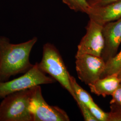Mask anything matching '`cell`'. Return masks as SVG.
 <instances>
[{"label": "cell", "instance_id": "obj_1", "mask_svg": "<svg viewBox=\"0 0 121 121\" xmlns=\"http://www.w3.org/2000/svg\"><path fill=\"white\" fill-rule=\"evenodd\" d=\"M37 38L34 37L21 43H11L9 39L0 36V82L10 77L26 73L33 66L30 61V52Z\"/></svg>", "mask_w": 121, "mask_h": 121}, {"label": "cell", "instance_id": "obj_2", "mask_svg": "<svg viewBox=\"0 0 121 121\" xmlns=\"http://www.w3.org/2000/svg\"><path fill=\"white\" fill-rule=\"evenodd\" d=\"M38 66L43 72L48 73L59 82L76 101L77 100L71 86L70 74L67 70L60 52L54 45L49 43L43 45L42 57L38 63Z\"/></svg>", "mask_w": 121, "mask_h": 121}, {"label": "cell", "instance_id": "obj_3", "mask_svg": "<svg viewBox=\"0 0 121 121\" xmlns=\"http://www.w3.org/2000/svg\"><path fill=\"white\" fill-rule=\"evenodd\" d=\"M32 87L13 92L3 99L0 104V121H33L29 110Z\"/></svg>", "mask_w": 121, "mask_h": 121}, {"label": "cell", "instance_id": "obj_4", "mask_svg": "<svg viewBox=\"0 0 121 121\" xmlns=\"http://www.w3.org/2000/svg\"><path fill=\"white\" fill-rule=\"evenodd\" d=\"M56 81L39 69L36 62L28 71L11 80L0 82V99L13 92L41 84H52Z\"/></svg>", "mask_w": 121, "mask_h": 121}, {"label": "cell", "instance_id": "obj_5", "mask_svg": "<svg viewBox=\"0 0 121 121\" xmlns=\"http://www.w3.org/2000/svg\"><path fill=\"white\" fill-rule=\"evenodd\" d=\"M29 110L33 121H69V117L64 110L46 102L40 85L32 87Z\"/></svg>", "mask_w": 121, "mask_h": 121}, {"label": "cell", "instance_id": "obj_6", "mask_svg": "<svg viewBox=\"0 0 121 121\" xmlns=\"http://www.w3.org/2000/svg\"><path fill=\"white\" fill-rule=\"evenodd\" d=\"M75 68L78 78L89 85L101 78L106 63L101 56L82 54L75 55Z\"/></svg>", "mask_w": 121, "mask_h": 121}, {"label": "cell", "instance_id": "obj_7", "mask_svg": "<svg viewBox=\"0 0 121 121\" xmlns=\"http://www.w3.org/2000/svg\"><path fill=\"white\" fill-rule=\"evenodd\" d=\"M103 26L90 19L86 34L78 45L76 56L87 54L101 56L104 44Z\"/></svg>", "mask_w": 121, "mask_h": 121}, {"label": "cell", "instance_id": "obj_8", "mask_svg": "<svg viewBox=\"0 0 121 121\" xmlns=\"http://www.w3.org/2000/svg\"><path fill=\"white\" fill-rule=\"evenodd\" d=\"M104 47L101 57L105 63L117 54L121 43V18L103 26Z\"/></svg>", "mask_w": 121, "mask_h": 121}, {"label": "cell", "instance_id": "obj_9", "mask_svg": "<svg viewBox=\"0 0 121 121\" xmlns=\"http://www.w3.org/2000/svg\"><path fill=\"white\" fill-rule=\"evenodd\" d=\"M90 19L103 26L121 18V0L100 6L91 7L87 13Z\"/></svg>", "mask_w": 121, "mask_h": 121}, {"label": "cell", "instance_id": "obj_10", "mask_svg": "<svg viewBox=\"0 0 121 121\" xmlns=\"http://www.w3.org/2000/svg\"><path fill=\"white\" fill-rule=\"evenodd\" d=\"M121 82L117 74L115 73L100 78L88 86L92 93L105 97L107 95H112Z\"/></svg>", "mask_w": 121, "mask_h": 121}, {"label": "cell", "instance_id": "obj_11", "mask_svg": "<svg viewBox=\"0 0 121 121\" xmlns=\"http://www.w3.org/2000/svg\"><path fill=\"white\" fill-rule=\"evenodd\" d=\"M69 78L71 86L77 98V100H80L85 104L87 106L95 103L91 95L78 84L75 78L73 76L70 75Z\"/></svg>", "mask_w": 121, "mask_h": 121}, {"label": "cell", "instance_id": "obj_12", "mask_svg": "<svg viewBox=\"0 0 121 121\" xmlns=\"http://www.w3.org/2000/svg\"><path fill=\"white\" fill-rule=\"evenodd\" d=\"M121 69V50L119 53L106 62L105 68L101 78L117 73Z\"/></svg>", "mask_w": 121, "mask_h": 121}, {"label": "cell", "instance_id": "obj_13", "mask_svg": "<svg viewBox=\"0 0 121 121\" xmlns=\"http://www.w3.org/2000/svg\"><path fill=\"white\" fill-rule=\"evenodd\" d=\"M69 8L75 12L87 13L91 8L87 0H61Z\"/></svg>", "mask_w": 121, "mask_h": 121}, {"label": "cell", "instance_id": "obj_14", "mask_svg": "<svg viewBox=\"0 0 121 121\" xmlns=\"http://www.w3.org/2000/svg\"><path fill=\"white\" fill-rule=\"evenodd\" d=\"M91 113L98 121H108V112H104L99 107L97 104L94 103L87 106Z\"/></svg>", "mask_w": 121, "mask_h": 121}, {"label": "cell", "instance_id": "obj_15", "mask_svg": "<svg viewBox=\"0 0 121 121\" xmlns=\"http://www.w3.org/2000/svg\"><path fill=\"white\" fill-rule=\"evenodd\" d=\"M111 111L108 112V121H121V106L116 104H110Z\"/></svg>", "mask_w": 121, "mask_h": 121}, {"label": "cell", "instance_id": "obj_16", "mask_svg": "<svg viewBox=\"0 0 121 121\" xmlns=\"http://www.w3.org/2000/svg\"><path fill=\"white\" fill-rule=\"evenodd\" d=\"M78 106L82 113L84 120L86 121H98L91 113L90 109L83 103L78 100L76 101Z\"/></svg>", "mask_w": 121, "mask_h": 121}, {"label": "cell", "instance_id": "obj_17", "mask_svg": "<svg viewBox=\"0 0 121 121\" xmlns=\"http://www.w3.org/2000/svg\"><path fill=\"white\" fill-rule=\"evenodd\" d=\"M110 104H116L121 106V82L117 90L113 93Z\"/></svg>", "mask_w": 121, "mask_h": 121}, {"label": "cell", "instance_id": "obj_18", "mask_svg": "<svg viewBox=\"0 0 121 121\" xmlns=\"http://www.w3.org/2000/svg\"><path fill=\"white\" fill-rule=\"evenodd\" d=\"M91 7H95L108 4L119 0H87Z\"/></svg>", "mask_w": 121, "mask_h": 121}, {"label": "cell", "instance_id": "obj_19", "mask_svg": "<svg viewBox=\"0 0 121 121\" xmlns=\"http://www.w3.org/2000/svg\"><path fill=\"white\" fill-rule=\"evenodd\" d=\"M117 76L120 79L121 81V69L120 70L118 71V72L117 73Z\"/></svg>", "mask_w": 121, "mask_h": 121}]
</instances>
